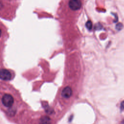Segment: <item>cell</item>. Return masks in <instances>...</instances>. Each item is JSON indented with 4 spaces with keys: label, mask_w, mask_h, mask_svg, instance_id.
<instances>
[{
    "label": "cell",
    "mask_w": 124,
    "mask_h": 124,
    "mask_svg": "<svg viewBox=\"0 0 124 124\" xmlns=\"http://www.w3.org/2000/svg\"><path fill=\"white\" fill-rule=\"evenodd\" d=\"M1 102L4 106L10 108L13 105L14 103V99L11 94L5 93L1 98Z\"/></svg>",
    "instance_id": "cell-1"
},
{
    "label": "cell",
    "mask_w": 124,
    "mask_h": 124,
    "mask_svg": "<svg viewBox=\"0 0 124 124\" xmlns=\"http://www.w3.org/2000/svg\"><path fill=\"white\" fill-rule=\"evenodd\" d=\"M12 78V75L10 72L5 69L0 70V78L3 80H9Z\"/></svg>",
    "instance_id": "cell-2"
},
{
    "label": "cell",
    "mask_w": 124,
    "mask_h": 124,
    "mask_svg": "<svg viewBox=\"0 0 124 124\" xmlns=\"http://www.w3.org/2000/svg\"><path fill=\"white\" fill-rule=\"evenodd\" d=\"M69 6L73 10H77L80 8L81 2L80 0H70L68 3Z\"/></svg>",
    "instance_id": "cell-3"
},
{
    "label": "cell",
    "mask_w": 124,
    "mask_h": 124,
    "mask_svg": "<svg viewBox=\"0 0 124 124\" xmlns=\"http://www.w3.org/2000/svg\"><path fill=\"white\" fill-rule=\"evenodd\" d=\"M72 94V89L69 87H65L63 89L62 91V95L63 97L65 98H68L71 97Z\"/></svg>",
    "instance_id": "cell-4"
},
{
    "label": "cell",
    "mask_w": 124,
    "mask_h": 124,
    "mask_svg": "<svg viewBox=\"0 0 124 124\" xmlns=\"http://www.w3.org/2000/svg\"><path fill=\"white\" fill-rule=\"evenodd\" d=\"M51 119L47 116H43L41 117L39 120V124H50Z\"/></svg>",
    "instance_id": "cell-5"
},
{
    "label": "cell",
    "mask_w": 124,
    "mask_h": 124,
    "mask_svg": "<svg viewBox=\"0 0 124 124\" xmlns=\"http://www.w3.org/2000/svg\"><path fill=\"white\" fill-rule=\"evenodd\" d=\"M44 108L45 109L46 112L49 114H52L54 112L53 109L51 108H50L48 105H45L44 106Z\"/></svg>",
    "instance_id": "cell-6"
},
{
    "label": "cell",
    "mask_w": 124,
    "mask_h": 124,
    "mask_svg": "<svg viewBox=\"0 0 124 124\" xmlns=\"http://www.w3.org/2000/svg\"><path fill=\"white\" fill-rule=\"evenodd\" d=\"M92 26H93L92 22L91 21H90V20L88 21L86 23V28H87L89 30H92Z\"/></svg>",
    "instance_id": "cell-7"
},
{
    "label": "cell",
    "mask_w": 124,
    "mask_h": 124,
    "mask_svg": "<svg viewBox=\"0 0 124 124\" xmlns=\"http://www.w3.org/2000/svg\"><path fill=\"white\" fill-rule=\"evenodd\" d=\"M120 109L121 110H124V101H122L121 103V105H120Z\"/></svg>",
    "instance_id": "cell-8"
},
{
    "label": "cell",
    "mask_w": 124,
    "mask_h": 124,
    "mask_svg": "<svg viewBox=\"0 0 124 124\" xmlns=\"http://www.w3.org/2000/svg\"><path fill=\"white\" fill-rule=\"evenodd\" d=\"M118 27V28H117V29L118 30H120L121 28H122V25L121 24V23H120V24H118V25H117V27Z\"/></svg>",
    "instance_id": "cell-9"
},
{
    "label": "cell",
    "mask_w": 124,
    "mask_h": 124,
    "mask_svg": "<svg viewBox=\"0 0 124 124\" xmlns=\"http://www.w3.org/2000/svg\"><path fill=\"white\" fill-rule=\"evenodd\" d=\"M1 30H0V36H1Z\"/></svg>",
    "instance_id": "cell-10"
},
{
    "label": "cell",
    "mask_w": 124,
    "mask_h": 124,
    "mask_svg": "<svg viewBox=\"0 0 124 124\" xmlns=\"http://www.w3.org/2000/svg\"><path fill=\"white\" fill-rule=\"evenodd\" d=\"M123 124H124V120H123Z\"/></svg>",
    "instance_id": "cell-11"
}]
</instances>
